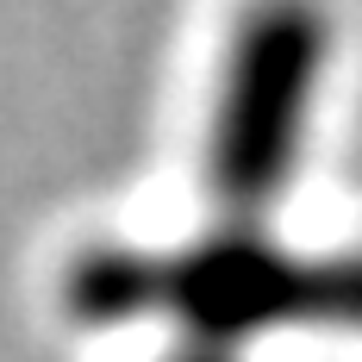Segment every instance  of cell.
<instances>
[{
    "label": "cell",
    "instance_id": "obj_2",
    "mask_svg": "<svg viewBox=\"0 0 362 362\" xmlns=\"http://www.w3.org/2000/svg\"><path fill=\"white\" fill-rule=\"evenodd\" d=\"M319 63H325V19L281 6L244 25L213 119V187L225 206L238 213L269 206L275 187L288 181L313 112Z\"/></svg>",
    "mask_w": 362,
    "mask_h": 362
},
{
    "label": "cell",
    "instance_id": "obj_1",
    "mask_svg": "<svg viewBox=\"0 0 362 362\" xmlns=\"http://www.w3.org/2000/svg\"><path fill=\"white\" fill-rule=\"evenodd\" d=\"M69 313L88 325L181 319L187 344L231 350L238 337L288 319L362 325V256L300 262L250 231H225L181 250H88L69 269Z\"/></svg>",
    "mask_w": 362,
    "mask_h": 362
},
{
    "label": "cell",
    "instance_id": "obj_3",
    "mask_svg": "<svg viewBox=\"0 0 362 362\" xmlns=\"http://www.w3.org/2000/svg\"><path fill=\"white\" fill-rule=\"evenodd\" d=\"M169 362H231V350H213V344H181Z\"/></svg>",
    "mask_w": 362,
    "mask_h": 362
}]
</instances>
